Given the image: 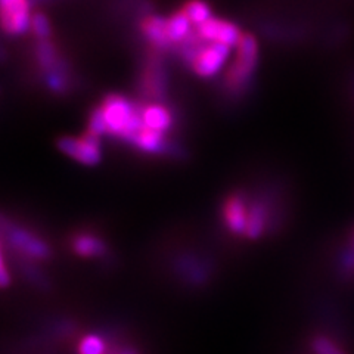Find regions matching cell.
<instances>
[{
  "mask_svg": "<svg viewBox=\"0 0 354 354\" xmlns=\"http://www.w3.org/2000/svg\"><path fill=\"white\" fill-rule=\"evenodd\" d=\"M101 108L106 124V135L131 143L143 127L142 104L130 101L124 95H106Z\"/></svg>",
  "mask_w": 354,
  "mask_h": 354,
  "instance_id": "1",
  "label": "cell"
},
{
  "mask_svg": "<svg viewBox=\"0 0 354 354\" xmlns=\"http://www.w3.org/2000/svg\"><path fill=\"white\" fill-rule=\"evenodd\" d=\"M259 64V43L252 35H242L236 57L225 74V88L230 95H241L247 91L251 77Z\"/></svg>",
  "mask_w": 354,
  "mask_h": 354,
  "instance_id": "2",
  "label": "cell"
},
{
  "mask_svg": "<svg viewBox=\"0 0 354 354\" xmlns=\"http://www.w3.org/2000/svg\"><path fill=\"white\" fill-rule=\"evenodd\" d=\"M101 138L93 136L91 133H84L80 138L65 136L58 140V148L61 152L74 158L84 165H96L102 158Z\"/></svg>",
  "mask_w": 354,
  "mask_h": 354,
  "instance_id": "3",
  "label": "cell"
},
{
  "mask_svg": "<svg viewBox=\"0 0 354 354\" xmlns=\"http://www.w3.org/2000/svg\"><path fill=\"white\" fill-rule=\"evenodd\" d=\"M165 88H167V74H165L162 59L160 58V53L152 52L142 70L140 93L158 102L164 96Z\"/></svg>",
  "mask_w": 354,
  "mask_h": 354,
  "instance_id": "4",
  "label": "cell"
},
{
  "mask_svg": "<svg viewBox=\"0 0 354 354\" xmlns=\"http://www.w3.org/2000/svg\"><path fill=\"white\" fill-rule=\"evenodd\" d=\"M0 18L6 35L19 36L27 31L31 24L30 0H0Z\"/></svg>",
  "mask_w": 354,
  "mask_h": 354,
  "instance_id": "5",
  "label": "cell"
},
{
  "mask_svg": "<svg viewBox=\"0 0 354 354\" xmlns=\"http://www.w3.org/2000/svg\"><path fill=\"white\" fill-rule=\"evenodd\" d=\"M195 31L198 32L199 37L208 43H221L226 44L229 48L238 46V43L242 37L241 30L238 28V26L234 24V22L213 17L203 22V24L196 26Z\"/></svg>",
  "mask_w": 354,
  "mask_h": 354,
  "instance_id": "6",
  "label": "cell"
},
{
  "mask_svg": "<svg viewBox=\"0 0 354 354\" xmlns=\"http://www.w3.org/2000/svg\"><path fill=\"white\" fill-rule=\"evenodd\" d=\"M232 48L221 43H208L207 46L199 52L195 59L191 62L192 71L199 77H212L217 74L229 57Z\"/></svg>",
  "mask_w": 354,
  "mask_h": 354,
  "instance_id": "7",
  "label": "cell"
},
{
  "mask_svg": "<svg viewBox=\"0 0 354 354\" xmlns=\"http://www.w3.org/2000/svg\"><path fill=\"white\" fill-rule=\"evenodd\" d=\"M250 207L251 203L247 196L242 194H232L229 195L221 208V214H223V221L226 227L235 235H245L248 217H250Z\"/></svg>",
  "mask_w": 354,
  "mask_h": 354,
  "instance_id": "8",
  "label": "cell"
},
{
  "mask_svg": "<svg viewBox=\"0 0 354 354\" xmlns=\"http://www.w3.org/2000/svg\"><path fill=\"white\" fill-rule=\"evenodd\" d=\"M5 229H8V236L12 247L21 254H24L26 257L35 260H46L50 256V250L46 245V242L32 235L31 232L15 225L9 227L5 225Z\"/></svg>",
  "mask_w": 354,
  "mask_h": 354,
  "instance_id": "9",
  "label": "cell"
},
{
  "mask_svg": "<svg viewBox=\"0 0 354 354\" xmlns=\"http://www.w3.org/2000/svg\"><path fill=\"white\" fill-rule=\"evenodd\" d=\"M140 31L155 53L161 55L162 52L171 49L167 18L160 15H148L140 22Z\"/></svg>",
  "mask_w": 354,
  "mask_h": 354,
  "instance_id": "10",
  "label": "cell"
},
{
  "mask_svg": "<svg viewBox=\"0 0 354 354\" xmlns=\"http://www.w3.org/2000/svg\"><path fill=\"white\" fill-rule=\"evenodd\" d=\"M142 118L147 127L164 133H167L174 126V115L169 106H165L161 102H151L142 105Z\"/></svg>",
  "mask_w": 354,
  "mask_h": 354,
  "instance_id": "11",
  "label": "cell"
},
{
  "mask_svg": "<svg viewBox=\"0 0 354 354\" xmlns=\"http://www.w3.org/2000/svg\"><path fill=\"white\" fill-rule=\"evenodd\" d=\"M71 248L77 254V256L84 259H95L102 257L106 252L105 242L88 232H82V234L75 235L71 239Z\"/></svg>",
  "mask_w": 354,
  "mask_h": 354,
  "instance_id": "12",
  "label": "cell"
},
{
  "mask_svg": "<svg viewBox=\"0 0 354 354\" xmlns=\"http://www.w3.org/2000/svg\"><path fill=\"white\" fill-rule=\"evenodd\" d=\"M180 10L195 27L212 18V8L205 0H187Z\"/></svg>",
  "mask_w": 354,
  "mask_h": 354,
  "instance_id": "13",
  "label": "cell"
},
{
  "mask_svg": "<svg viewBox=\"0 0 354 354\" xmlns=\"http://www.w3.org/2000/svg\"><path fill=\"white\" fill-rule=\"evenodd\" d=\"M30 28L32 30V32H35L39 40H48L52 36V27H50L49 18L43 12H37L32 15Z\"/></svg>",
  "mask_w": 354,
  "mask_h": 354,
  "instance_id": "14",
  "label": "cell"
},
{
  "mask_svg": "<svg viewBox=\"0 0 354 354\" xmlns=\"http://www.w3.org/2000/svg\"><path fill=\"white\" fill-rule=\"evenodd\" d=\"M105 342L96 335L84 337L79 344V354H105Z\"/></svg>",
  "mask_w": 354,
  "mask_h": 354,
  "instance_id": "15",
  "label": "cell"
},
{
  "mask_svg": "<svg viewBox=\"0 0 354 354\" xmlns=\"http://www.w3.org/2000/svg\"><path fill=\"white\" fill-rule=\"evenodd\" d=\"M312 350L315 354H346L334 341L324 335H317L312 339Z\"/></svg>",
  "mask_w": 354,
  "mask_h": 354,
  "instance_id": "16",
  "label": "cell"
},
{
  "mask_svg": "<svg viewBox=\"0 0 354 354\" xmlns=\"http://www.w3.org/2000/svg\"><path fill=\"white\" fill-rule=\"evenodd\" d=\"M121 354H133V353H130V351H124V353H121Z\"/></svg>",
  "mask_w": 354,
  "mask_h": 354,
  "instance_id": "17",
  "label": "cell"
}]
</instances>
